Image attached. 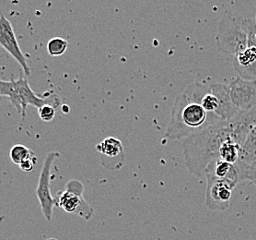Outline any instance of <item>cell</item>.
Instances as JSON below:
<instances>
[{"label":"cell","mask_w":256,"mask_h":240,"mask_svg":"<svg viewBox=\"0 0 256 240\" xmlns=\"http://www.w3.org/2000/svg\"><path fill=\"white\" fill-rule=\"evenodd\" d=\"M227 140L240 144L232 120H221L185 138L183 150L185 164L190 174L205 176L209 164L219 159L221 145Z\"/></svg>","instance_id":"obj_1"},{"label":"cell","mask_w":256,"mask_h":240,"mask_svg":"<svg viewBox=\"0 0 256 240\" xmlns=\"http://www.w3.org/2000/svg\"><path fill=\"white\" fill-rule=\"evenodd\" d=\"M218 121L221 120L204 109L188 86L174 101L165 137L169 140L186 138Z\"/></svg>","instance_id":"obj_2"},{"label":"cell","mask_w":256,"mask_h":240,"mask_svg":"<svg viewBox=\"0 0 256 240\" xmlns=\"http://www.w3.org/2000/svg\"><path fill=\"white\" fill-rule=\"evenodd\" d=\"M218 49L223 54L236 56L248 46L246 18L233 10H227L218 24Z\"/></svg>","instance_id":"obj_3"},{"label":"cell","mask_w":256,"mask_h":240,"mask_svg":"<svg viewBox=\"0 0 256 240\" xmlns=\"http://www.w3.org/2000/svg\"><path fill=\"white\" fill-rule=\"evenodd\" d=\"M0 96L9 98L22 120L25 118L28 106L40 108L43 104H51L56 109L61 104V99L56 94H51L44 98L36 96L30 89L28 80L23 76H20L17 80L14 78L9 82L0 80Z\"/></svg>","instance_id":"obj_4"},{"label":"cell","mask_w":256,"mask_h":240,"mask_svg":"<svg viewBox=\"0 0 256 240\" xmlns=\"http://www.w3.org/2000/svg\"><path fill=\"white\" fill-rule=\"evenodd\" d=\"M84 185L79 180H70L66 183L65 190L57 193L55 197L56 206L68 214H78L85 220L93 216V209L83 196Z\"/></svg>","instance_id":"obj_5"},{"label":"cell","mask_w":256,"mask_h":240,"mask_svg":"<svg viewBox=\"0 0 256 240\" xmlns=\"http://www.w3.org/2000/svg\"><path fill=\"white\" fill-rule=\"evenodd\" d=\"M60 154L56 152H49L42 164V171L39 176L38 186L36 188V196L41 205L42 214L47 221H51L53 217V210L56 205L55 198H53L50 190L51 183V168L55 159Z\"/></svg>","instance_id":"obj_6"},{"label":"cell","mask_w":256,"mask_h":240,"mask_svg":"<svg viewBox=\"0 0 256 240\" xmlns=\"http://www.w3.org/2000/svg\"><path fill=\"white\" fill-rule=\"evenodd\" d=\"M208 180L206 190V205L211 210H226L230 206L233 188L235 185L213 174H207Z\"/></svg>","instance_id":"obj_7"},{"label":"cell","mask_w":256,"mask_h":240,"mask_svg":"<svg viewBox=\"0 0 256 240\" xmlns=\"http://www.w3.org/2000/svg\"><path fill=\"white\" fill-rule=\"evenodd\" d=\"M229 86L232 101L239 110L245 111L256 108V80L237 77Z\"/></svg>","instance_id":"obj_8"},{"label":"cell","mask_w":256,"mask_h":240,"mask_svg":"<svg viewBox=\"0 0 256 240\" xmlns=\"http://www.w3.org/2000/svg\"><path fill=\"white\" fill-rule=\"evenodd\" d=\"M0 46L14 58V60L23 68L25 74L29 76L30 74V66H28L27 60L19 48L11 24L4 15L0 16Z\"/></svg>","instance_id":"obj_9"},{"label":"cell","mask_w":256,"mask_h":240,"mask_svg":"<svg viewBox=\"0 0 256 240\" xmlns=\"http://www.w3.org/2000/svg\"><path fill=\"white\" fill-rule=\"evenodd\" d=\"M96 150L101 156V164L104 168L114 170L113 158L124 164L125 160V150L122 142L114 137H108L96 145Z\"/></svg>","instance_id":"obj_10"},{"label":"cell","mask_w":256,"mask_h":240,"mask_svg":"<svg viewBox=\"0 0 256 240\" xmlns=\"http://www.w3.org/2000/svg\"><path fill=\"white\" fill-rule=\"evenodd\" d=\"M211 89L220 99V110L217 114V116L221 120H231L233 116L238 113V108L233 104L231 94H230V86L222 84H215L210 85Z\"/></svg>","instance_id":"obj_11"},{"label":"cell","mask_w":256,"mask_h":240,"mask_svg":"<svg viewBox=\"0 0 256 240\" xmlns=\"http://www.w3.org/2000/svg\"><path fill=\"white\" fill-rule=\"evenodd\" d=\"M242 146L233 140H227L221 145L219 159L230 164H236L240 160Z\"/></svg>","instance_id":"obj_12"},{"label":"cell","mask_w":256,"mask_h":240,"mask_svg":"<svg viewBox=\"0 0 256 240\" xmlns=\"http://www.w3.org/2000/svg\"><path fill=\"white\" fill-rule=\"evenodd\" d=\"M240 160L251 164L256 161V130L253 128L242 146Z\"/></svg>","instance_id":"obj_13"},{"label":"cell","mask_w":256,"mask_h":240,"mask_svg":"<svg viewBox=\"0 0 256 240\" xmlns=\"http://www.w3.org/2000/svg\"><path fill=\"white\" fill-rule=\"evenodd\" d=\"M256 63V46H248L246 49L233 56V66L247 68Z\"/></svg>","instance_id":"obj_14"},{"label":"cell","mask_w":256,"mask_h":240,"mask_svg":"<svg viewBox=\"0 0 256 240\" xmlns=\"http://www.w3.org/2000/svg\"><path fill=\"white\" fill-rule=\"evenodd\" d=\"M32 156H34L33 152L22 144L14 145L9 152V157L12 162L17 166H19L21 162Z\"/></svg>","instance_id":"obj_15"},{"label":"cell","mask_w":256,"mask_h":240,"mask_svg":"<svg viewBox=\"0 0 256 240\" xmlns=\"http://www.w3.org/2000/svg\"><path fill=\"white\" fill-rule=\"evenodd\" d=\"M68 48V42L61 37L52 38L47 44V51L52 56H60L66 53Z\"/></svg>","instance_id":"obj_16"},{"label":"cell","mask_w":256,"mask_h":240,"mask_svg":"<svg viewBox=\"0 0 256 240\" xmlns=\"http://www.w3.org/2000/svg\"><path fill=\"white\" fill-rule=\"evenodd\" d=\"M38 114L41 120L44 122H51L55 116V108L51 104H43L38 108Z\"/></svg>","instance_id":"obj_17"},{"label":"cell","mask_w":256,"mask_h":240,"mask_svg":"<svg viewBox=\"0 0 256 240\" xmlns=\"http://www.w3.org/2000/svg\"><path fill=\"white\" fill-rule=\"evenodd\" d=\"M36 162H37V158L34 156L30 157L29 159H27V160H25L18 166L24 172H30V171H32L34 169Z\"/></svg>","instance_id":"obj_18"},{"label":"cell","mask_w":256,"mask_h":240,"mask_svg":"<svg viewBox=\"0 0 256 240\" xmlns=\"http://www.w3.org/2000/svg\"><path fill=\"white\" fill-rule=\"evenodd\" d=\"M247 180H250L256 186V161L252 162L248 166Z\"/></svg>","instance_id":"obj_19"},{"label":"cell","mask_w":256,"mask_h":240,"mask_svg":"<svg viewBox=\"0 0 256 240\" xmlns=\"http://www.w3.org/2000/svg\"><path fill=\"white\" fill-rule=\"evenodd\" d=\"M55 240V238H49V240Z\"/></svg>","instance_id":"obj_20"},{"label":"cell","mask_w":256,"mask_h":240,"mask_svg":"<svg viewBox=\"0 0 256 240\" xmlns=\"http://www.w3.org/2000/svg\"><path fill=\"white\" fill-rule=\"evenodd\" d=\"M254 128H255V130H256V125H255V126H254Z\"/></svg>","instance_id":"obj_21"},{"label":"cell","mask_w":256,"mask_h":240,"mask_svg":"<svg viewBox=\"0 0 256 240\" xmlns=\"http://www.w3.org/2000/svg\"><path fill=\"white\" fill-rule=\"evenodd\" d=\"M255 22H256V18H255Z\"/></svg>","instance_id":"obj_22"}]
</instances>
